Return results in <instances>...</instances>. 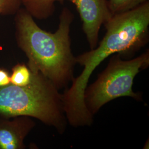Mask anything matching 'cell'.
Returning a JSON list of instances; mask_svg holds the SVG:
<instances>
[{"label": "cell", "instance_id": "obj_10", "mask_svg": "<svg viewBox=\"0 0 149 149\" xmlns=\"http://www.w3.org/2000/svg\"><path fill=\"white\" fill-rule=\"evenodd\" d=\"M21 5V0H0V16L16 15Z\"/></svg>", "mask_w": 149, "mask_h": 149}, {"label": "cell", "instance_id": "obj_3", "mask_svg": "<svg viewBox=\"0 0 149 149\" xmlns=\"http://www.w3.org/2000/svg\"><path fill=\"white\" fill-rule=\"evenodd\" d=\"M0 115L34 118L55 128L60 134L66 127L62 95L40 72H32V81L27 85L10 84L0 87Z\"/></svg>", "mask_w": 149, "mask_h": 149}, {"label": "cell", "instance_id": "obj_4", "mask_svg": "<svg viewBox=\"0 0 149 149\" xmlns=\"http://www.w3.org/2000/svg\"><path fill=\"white\" fill-rule=\"evenodd\" d=\"M149 65V50L129 60H123L120 55L115 54L106 69L86 89L84 100L91 114L93 116L107 103L119 97H130L141 100V95L133 90L134 80Z\"/></svg>", "mask_w": 149, "mask_h": 149}, {"label": "cell", "instance_id": "obj_7", "mask_svg": "<svg viewBox=\"0 0 149 149\" xmlns=\"http://www.w3.org/2000/svg\"><path fill=\"white\" fill-rule=\"evenodd\" d=\"M22 5L26 11L37 19H47L55 10V2L63 5L65 0H21Z\"/></svg>", "mask_w": 149, "mask_h": 149}, {"label": "cell", "instance_id": "obj_1", "mask_svg": "<svg viewBox=\"0 0 149 149\" xmlns=\"http://www.w3.org/2000/svg\"><path fill=\"white\" fill-rule=\"evenodd\" d=\"M106 33L93 49L75 57L76 63L84 66L81 74L62 95L64 112L70 124L74 127L90 126L93 116L84 100L91 76L102 61L114 54H131L148 42L149 20L138 10L117 13L104 24Z\"/></svg>", "mask_w": 149, "mask_h": 149}, {"label": "cell", "instance_id": "obj_2", "mask_svg": "<svg viewBox=\"0 0 149 149\" xmlns=\"http://www.w3.org/2000/svg\"><path fill=\"white\" fill-rule=\"evenodd\" d=\"M74 14L65 7L54 33L39 27L25 8H19L15 18L16 41L28 58L27 66L33 73L40 72L58 90L68 85L74 77L76 64L70 37Z\"/></svg>", "mask_w": 149, "mask_h": 149}, {"label": "cell", "instance_id": "obj_5", "mask_svg": "<svg viewBox=\"0 0 149 149\" xmlns=\"http://www.w3.org/2000/svg\"><path fill=\"white\" fill-rule=\"evenodd\" d=\"M74 3L82 22L91 50L98 45L100 28L111 18L107 0H67Z\"/></svg>", "mask_w": 149, "mask_h": 149}, {"label": "cell", "instance_id": "obj_9", "mask_svg": "<svg viewBox=\"0 0 149 149\" xmlns=\"http://www.w3.org/2000/svg\"><path fill=\"white\" fill-rule=\"evenodd\" d=\"M149 0H108V6L113 15L132 10Z\"/></svg>", "mask_w": 149, "mask_h": 149}, {"label": "cell", "instance_id": "obj_6", "mask_svg": "<svg viewBox=\"0 0 149 149\" xmlns=\"http://www.w3.org/2000/svg\"><path fill=\"white\" fill-rule=\"evenodd\" d=\"M36 125L31 117L0 115V149H24V140Z\"/></svg>", "mask_w": 149, "mask_h": 149}, {"label": "cell", "instance_id": "obj_11", "mask_svg": "<svg viewBox=\"0 0 149 149\" xmlns=\"http://www.w3.org/2000/svg\"><path fill=\"white\" fill-rule=\"evenodd\" d=\"M11 84L10 74L8 71L0 68V87H5Z\"/></svg>", "mask_w": 149, "mask_h": 149}, {"label": "cell", "instance_id": "obj_8", "mask_svg": "<svg viewBox=\"0 0 149 149\" xmlns=\"http://www.w3.org/2000/svg\"><path fill=\"white\" fill-rule=\"evenodd\" d=\"M32 79V72L27 65L16 64L12 69L10 74L11 84L17 86H24L29 84Z\"/></svg>", "mask_w": 149, "mask_h": 149}]
</instances>
